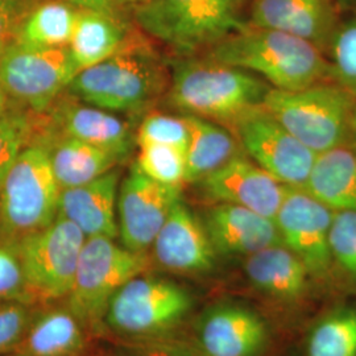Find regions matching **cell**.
Listing matches in <instances>:
<instances>
[{
	"instance_id": "1",
	"label": "cell",
	"mask_w": 356,
	"mask_h": 356,
	"mask_svg": "<svg viewBox=\"0 0 356 356\" xmlns=\"http://www.w3.org/2000/svg\"><path fill=\"white\" fill-rule=\"evenodd\" d=\"M206 57L260 76L272 89H305L331 79L329 58L316 45L248 23L213 47Z\"/></svg>"
},
{
	"instance_id": "2",
	"label": "cell",
	"mask_w": 356,
	"mask_h": 356,
	"mask_svg": "<svg viewBox=\"0 0 356 356\" xmlns=\"http://www.w3.org/2000/svg\"><path fill=\"white\" fill-rule=\"evenodd\" d=\"M272 89L264 79L213 58L182 60L173 66L166 102L181 115H194L225 127L261 106Z\"/></svg>"
},
{
	"instance_id": "3",
	"label": "cell",
	"mask_w": 356,
	"mask_h": 356,
	"mask_svg": "<svg viewBox=\"0 0 356 356\" xmlns=\"http://www.w3.org/2000/svg\"><path fill=\"white\" fill-rule=\"evenodd\" d=\"M169 82L161 58L128 40L114 56L78 72L66 92L106 111L139 114L166 94Z\"/></svg>"
},
{
	"instance_id": "4",
	"label": "cell",
	"mask_w": 356,
	"mask_h": 356,
	"mask_svg": "<svg viewBox=\"0 0 356 356\" xmlns=\"http://www.w3.org/2000/svg\"><path fill=\"white\" fill-rule=\"evenodd\" d=\"M195 307L194 294L163 276L141 273L115 293L104 329L124 343L176 337Z\"/></svg>"
},
{
	"instance_id": "5",
	"label": "cell",
	"mask_w": 356,
	"mask_h": 356,
	"mask_svg": "<svg viewBox=\"0 0 356 356\" xmlns=\"http://www.w3.org/2000/svg\"><path fill=\"white\" fill-rule=\"evenodd\" d=\"M247 0H144L135 19L149 36L182 56L211 49L247 24Z\"/></svg>"
},
{
	"instance_id": "6",
	"label": "cell",
	"mask_w": 356,
	"mask_h": 356,
	"mask_svg": "<svg viewBox=\"0 0 356 356\" xmlns=\"http://www.w3.org/2000/svg\"><path fill=\"white\" fill-rule=\"evenodd\" d=\"M356 97L334 81L270 89L263 107L316 154L348 144Z\"/></svg>"
},
{
	"instance_id": "7",
	"label": "cell",
	"mask_w": 356,
	"mask_h": 356,
	"mask_svg": "<svg viewBox=\"0 0 356 356\" xmlns=\"http://www.w3.org/2000/svg\"><path fill=\"white\" fill-rule=\"evenodd\" d=\"M152 264L148 252H135L113 238H88L65 304L90 332H103L108 305L126 282Z\"/></svg>"
},
{
	"instance_id": "8",
	"label": "cell",
	"mask_w": 356,
	"mask_h": 356,
	"mask_svg": "<svg viewBox=\"0 0 356 356\" xmlns=\"http://www.w3.org/2000/svg\"><path fill=\"white\" fill-rule=\"evenodd\" d=\"M60 193L47 145L31 143L0 188V238L15 243L48 227L58 216Z\"/></svg>"
},
{
	"instance_id": "9",
	"label": "cell",
	"mask_w": 356,
	"mask_h": 356,
	"mask_svg": "<svg viewBox=\"0 0 356 356\" xmlns=\"http://www.w3.org/2000/svg\"><path fill=\"white\" fill-rule=\"evenodd\" d=\"M65 48H38L13 42L0 51V85L10 99L33 114L45 113L78 74Z\"/></svg>"
},
{
	"instance_id": "10",
	"label": "cell",
	"mask_w": 356,
	"mask_h": 356,
	"mask_svg": "<svg viewBox=\"0 0 356 356\" xmlns=\"http://www.w3.org/2000/svg\"><path fill=\"white\" fill-rule=\"evenodd\" d=\"M86 236L63 216L13 243L28 288L38 302L66 298L72 289Z\"/></svg>"
},
{
	"instance_id": "11",
	"label": "cell",
	"mask_w": 356,
	"mask_h": 356,
	"mask_svg": "<svg viewBox=\"0 0 356 356\" xmlns=\"http://www.w3.org/2000/svg\"><path fill=\"white\" fill-rule=\"evenodd\" d=\"M334 211L301 188L286 186L276 216L282 244L305 266L316 286L335 293L330 251Z\"/></svg>"
},
{
	"instance_id": "12",
	"label": "cell",
	"mask_w": 356,
	"mask_h": 356,
	"mask_svg": "<svg viewBox=\"0 0 356 356\" xmlns=\"http://www.w3.org/2000/svg\"><path fill=\"white\" fill-rule=\"evenodd\" d=\"M243 153L285 186L304 188L316 153L261 106L241 115L227 126Z\"/></svg>"
},
{
	"instance_id": "13",
	"label": "cell",
	"mask_w": 356,
	"mask_h": 356,
	"mask_svg": "<svg viewBox=\"0 0 356 356\" xmlns=\"http://www.w3.org/2000/svg\"><path fill=\"white\" fill-rule=\"evenodd\" d=\"M269 343L267 319L242 302L207 306L193 323L191 344L200 356H261Z\"/></svg>"
},
{
	"instance_id": "14",
	"label": "cell",
	"mask_w": 356,
	"mask_h": 356,
	"mask_svg": "<svg viewBox=\"0 0 356 356\" xmlns=\"http://www.w3.org/2000/svg\"><path fill=\"white\" fill-rule=\"evenodd\" d=\"M181 200V188L156 182L134 164L120 181L118 194L120 243L131 251L148 252L172 209Z\"/></svg>"
},
{
	"instance_id": "15",
	"label": "cell",
	"mask_w": 356,
	"mask_h": 356,
	"mask_svg": "<svg viewBox=\"0 0 356 356\" xmlns=\"http://www.w3.org/2000/svg\"><path fill=\"white\" fill-rule=\"evenodd\" d=\"M45 135H63L85 141L114 154L120 163L128 160L136 145V132L126 120L72 95L67 98L61 95L45 113L38 114L36 138Z\"/></svg>"
},
{
	"instance_id": "16",
	"label": "cell",
	"mask_w": 356,
	"mask_h": 356,
	"mask_svg": "<svg viewBox=\"0 0 356 356\" xmlns=\"http://www.w3.org/2000/svg\"><path fill=\"white\" fill-rule=\"evenodd\" d=\"M151 250L152 263L178 276L204 277L213 275L218 267L219 256L201 216L193 213L182 200L172 209Z\"/></svg>"
},
{
	"instance_id": "17",
	"label": "cell",
	"mask_w": 356,
	"mask_h": 356,
	"mask_svg": "<svg viewBox=\"0 0 356 356\" xmlns=\"http://www.w3.org/2000/svg\"><path fill=\"white\" fill-rule=\"evenodd\" d=\"M194 185L209 204L242 206L272 220L286 191L285 185L243 152Z\"/></svg>"
},
{
	"instance_id": "18",
	"label": "cell",
	"mask_w": 356,
	"mask_h": 356,
	"mask_svg": "<svg viewBox=\"0 0 356 356\" xmlns=\"http://www.w3.org/2000/svg\"><path fill=\"white\" fill-rule=\"evenodd\" d=\"M339 22L335 0H252L247 23L302 38L326 54Z\"/></svg>"
},
{
	"instance_id": "19",
	"label": "cell",
	"mask_w": 356,
	"mask_h": 356,
	"mask_svg": "<svg viewBox=\"0 0 356 356\" xmlns=\"http://www.w3.org/2000/svg\"><path fill=\"white\" fill-rule=\"evenodd\" d=\"M200 216L219 257L245 259L282 244L275 220L242 206L209 204Z\"/></svg>"
},
{
	"instance_id": "20",
	"label": "cell",
	"mask_w": 356,
	"mask_h": 356,
	"mask_svg": "<svg viewBox=\"0 0 356 356\" xmlns=\"http://www.w3.org/2000/svg\"><path fill=\"white\" fill-rule=\"evenodd\" d=\"M120 169L114 168L85 185L60 193L58 216L74 223L86 238H119L118 194Z\"/></svg>"
},
{
	"instance_id": "21",
	"label": "cell",
	"mask_w": 356,
	"mask_h": 356,
	"mask_svg": "<svg viewBox=\"0 0 356 356\" xmlns=\"http://www.w3.org/2000/svg\"><path fill=\"white\" fill-rule=\"evenodd\" d=\"M244 275L256 292L279 304H300L318 289L304 263L284 244L244 259Z\"/></svg>"
},
{
	"instance_id": "22",
	"label": "cell",
	"mask_w": 356,
	"mask_h": 356,
	"mask_svg": "<svg viewBox=\"0 0 356 356\" xmlns=\"http://www.w3.org/2000/svg\"><path fill=\"white\" fill-rule=\"evenodd\" d=\"M88 330L67 305L35 309L26 334L13 353L26 356H81Z\"/></svg>"
},
{
	"instance_id": "23",
	"label": "cell",
	"mask_w": 356,
	"mask_h": 356,
	"mask_svg": "<svg viewBox=\"0 0 356 356\" xmlns=\"http://www.w3.org/2000/svg\"><path fill=\"white\" fill-rule=\"evenodd\" d=\"M332 211H356V152L343 144L318 153L302 188Z\"/></svg>"
},
{
	"instance_id": "24",
	"label": "cell",
	"mask_w": 356,
	"mask_h": 356,
	"mask_svg": "<svg viewBox=\"0 0 356 356\" xmlns=\"http://www.w3.org/2000/svg\"><path fill=\"white\" fill-rule=\"evenodd\" d=\"M33 141L47 145L51 168L61 191L85 185L120 163L114 154L69 136L45 135Z\"/></svg>"
},
{
	"instance_id": "25",
	"label": "cell",
	"mask_w": 356,
	"mask_h": 356,
	"mask_svg": "<svg viewBox=\"0 0 356 356\" xmlns=\"http://www.w3.org/2000/svg\"><path fill=\"white\" fill-rule=\"evenodd\" d=\"M189 127L186 184H197L242 153L229 128L194 115H184Z\"/></svg>"
},
{
	"instance_id": "26",
	"label": "cell",
	"mask_w": 356,
	"mask_h": 356,
	"mask_svg": "<svg viewBox=\"0 0 356 356\" xmlns=\"http://www.w3.org/2000/svg\"><path fill=\"white\" fill-rule=\"evenodd\" d=\"M127 42V32L120 16L79 10L67 48L81 72L114 56Z\"/></svg>"
},
{
	"instance_id": "27",
	"label": "cell",
	"mask_w": 356,
	"mask_h": 356,
	"mask_svg": "<svg viewBox=\"0 0 356 356\" xmlns=\"http://www.w3.org/2000/svg\"><path fill=\"white\" fill-rule=\"evenodd\" d=\"M78 11L65 0H41L23 22L15 42L38 48L69 47Z\"/></svg>"
},
{
	"instance_id": "28",
	"label": "cell",
	"mask_w": 356,
	"mask_h": 356,
	"mask_svg": "<svg viewBox=\"0 0 356 356\" xmlns=\"http://www.w3.org/2000/svg\"><path fill=\"white\" fill-rule=\"evenodd\" d=\"M305 350L306 356H356V304L327 309L309 330Z\"/></svg>"
},
{
	"instance_id": "29",
	"label": "cell",
	"mask_w": 356,
	"mask_h": 356,
	"mask_svg": "<svg viewBox=\"0 0 356 356\" xmlns=\"http://www.w3.org/2000/svg\"><path fill=\"white\" fill-rule=\"evenodd\" d=\"M330 251L337 293L356 296V211H334Z\"/></svg>"
},
{
	"instance_id": "30",
	"label": "cell",
	"mask_w": 356,
	"mask_h": 356,
	"mask_svg": "<svg viewBox=\"0 0 356 356\" xmlns=\"http://www.w3.org/2000/svg\"><path fill=\"white\" fill-rule=\"evenodd\" d=\"M38 115L10 110L0 118V188L23 149L35 140Z\"/></svg>"
},
{
	"instance_id": "31",
	"label": "cell",
	"mask_w": 356,
	"mask_h": 356,
	"mask_svg": "<svg viewBox=\"0 0 356 356\" xmlns=\"http://www.w3.org/2000/svg\"><path fill=\"white\" fill-rule=\"evenodd\" d=\"M136 165L141 172L168 186L181 188L186 184V151L170 145H140Z\"/></svg>"
},
{
	"instance_id": "32",
	"label": "cell",
	"mask_w": 356,
	"mask_h": 356,
	"mask_svg": "<svg viewBox=\"0 0 356 356\" xmlns=\"http://www.w3.org/2000/svg\"><path fill=\"white\" fill-rule=\"evenodd\" d=\"M331 79L356 97V13L341 19L327 47Z\"/></svg>"
},
{
	"instance_id": "33",
	"label": "cell",
	"mask_w": 356,
	"mask_h": 356,
	"mask_svg": "<svg viewBox=\"0 0 356 356\" xmlns=\"http://www.w3.org/2000/svg\"><path fill=\"white\" fill-rule=\"evenodd\" d=\"M145 144L170 145L186 151L189 145V127L184 115H145L136 129V145Z\"/></svg>"
},
{
	"instance_id": "34",
	"label": "cell",
	"mask_w": 356,
	"mask_h": 356,
	"mask_svg": "<svg viewBox=\"0 0 356 356\" xmlns=\"http://www.w3.org/2000/svg\"><path fill=\"white\" fill-rule=\"evenodd\" d=\"M7 302L35 305L38 301L28 288L15 244L0 238V305Z\"/></svg>"
},
{
	"instance_id": "35",
	"label": "cell",
	"mask_w": 356,
	"mask_h": 356,
	"mask_svg": "<svg viewBox=\"0 0 356 356\" xmlns=\"http://www.w3.org/2000/svg\"><path fill=\"white\" fill-rule=\"evenodd\" d=\"M35 312L26 302H7L0 305V355L13 353L22 342Z\"/></svg>"
},
{
	"instance_id": "36",
	"label": "cell",
	"mask_w": 356,
	"mask_h": 356,
	"mask_svg": "<svg viewBox=\"0 0 356 356\" xmlns=\"http://www.w3.org/2000/svg\"><path fill=\"white\" fill-rule=\"evenodd\" d=\"M41 0H0V51L16 41L29 13Z\"/></svg>"
},
{
	"instance_id": "37",
	"label": "cell",
	"mask_w": 356,
	"mask_h": 356,
	"mask_svg": "<svg viewBox=\"0 0 356 356\" xmlns=\"http://www.w3.org/2000/svg\"><path fill=\"white\" fill-rule=\"evenodd\" d=\"M116 356H200V354L191 342L173 337L140 343H124Z\"/></svg>"
},
{
	"instance_id": "38",
	"label": "cell",
	"mask_w": 356,
	"mask_h": 356,
	"mask_svg": "<svg viewBox=\"0 0 356 356\" xmlns=\"http://www.w3.org/2000/svg\"><path fill=\"white\" fill-rule=\"evenodd\" d=\"M79 10H90L97 13L119 16V3L116 0H65Z\"/></svg>"
},
{
	"instance_id": "39",
	"label": "cell",
	"mask_w": 356,
	"mask_h": 356,
	"mask_svg": "<svg viewBox=\"0 0 356 356\" xmlns=\"http://www.w3.org/2000/svg\"><path fill=\"white\" fill-rule=\"evenodd\" d=\"M11 99L7 95V92L3 89V86L0 85V118H3L11 110Z\"/></svg>"
},
{
	"instance_id": "40",
	"label": "cell",
	"mask_w": 356,
	"mask_h": 356,
	"mask_svg": "<svg viewBox=\"0 0 356 356\" xmlns=\"http://www.w3.org/2000/svg\"><path fill=\"white\" fill-rule=\"evenodd\" d=\"M348 144L354 148L356 152V104L354 108V114H353V120H351V132H350V141Z\"/></svg>"
},
{
	"instance_id": "41",
	"label": "cell",
	"mask_w": 356,
	"mask_h": 356,
	"mask_svg": "<svg viewBox=\"0 0 356 356\" xmlns=\"http://www.w3.org/2000/svg\"><path fill=\"white\" fill-rule=\"evenodd\" d=\"M116 1H118L120 6H122V4H136V6H138V4L143 3L144 0H116Z\"/></svg>"
},
{
	"instance_id": "42",
	"label": "cell",
	"mask_w": 356,
	"mask_h": 356,
	"mask_svg": "<svg viewBox=\"0 0 356 356\" xmlns=\"http://www.w3.org/2000/svg\"><path fill=\"white\" fill-rule=\"evenodd\" d=\"M0 356H26L22 355V354H17V353H10V354H3V355Z\"/></svg>"
},
{
	"instance_id": "43",
	"label": "cell",
	"mask_w": 356,
	"mask_h": 356,
	"mask_svg": "<svg viewBox=\"0 0 356 356\" xmlns=\"http://www.w3.org/2000/svg\"><path fill=\"white\" fill-rule=\"evenodd\" d=\"M348 1H351V3H353V4H355V6H356V0H348Z\"/></svg>"
}]
</instances>
